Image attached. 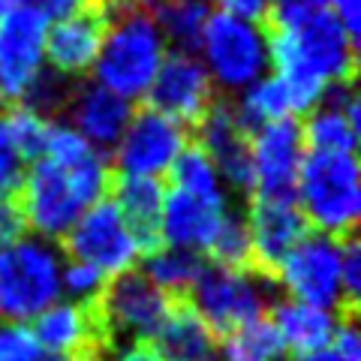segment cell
<instances>
[{"instance_id": "6da1fadb", "label": "cell", "mask_w": 361, "mask_h": 361, "mask_svg": "<svg viewBox=\"0 0 361 361\" xmlns=\"http://www.w3.org/2000/svg\"><path fill=\"white\" fill-rule=\"evenodd\" d=\"M111 190L109 157L78 135L70 123L51 121L49 139L18 184V208L30 235L63 241L82 214Z\"/></svg>"}, {"instance_id": "7a4b0ae2", "label": "cell", "mask_w": 361, "mask_h": 361, "mask_svg": "<svg viewBox=\"0 0 361 361\" xmlns=\"http://www.w3.org/2000/svg\"><path fill=\"white\" fill-rule=\"evenodd\" d=\"M271 75L286 90L292 118L307 115L337 87H346L355 73V42L329 16L295 27H277L268 39Z\"/></svg>"}, {"instance_id": "3957f363", "label": "cell", "mask_w": 361, "mask_h": 361, "mask_svg": "<svg viewBox=\"0 0 361 361\" xmlns=\"http://www.w3.org/2000/svg\"><path fill=\"white\" fill-rule=\"evenodd\" d=\"M103 18V42H99L90 75L97 85H103L127 103L145 99L157 70L169 54L166 37L157 27L145 0H111Z\"/></svg>"}, {"instance_id": "277c9868", "label": "cell", "mask_w": 361, "mask_h": 361, "mask_svg": "<svg viewBox=\"0 0 361 361\" xmlns=\"http://www.w3.org/2000/svg\"><path fill=\"white\" fill-rule=\"evenodd\" d=\"M157 241L190 250L220 265H250V241H247L244 217L232 208L226 196H196L166 187Z\"/></svg>"}, {"instance_id": "5b68a950", "label": "cell", "mask_w": 361, "mask_h": 361, "mask_svg": "<svg viewBox=\"0 0 361 361\" xmlns=\"http://www.w3.org/2000/svg\"><path fill=\"white\" fill-rule=\"evenodd\" d=\"M51 21L30 4L0 13V103L33 106L51 115L66 87L45 66V37Z\"/></svg>"}, {"instance_id": "8992f818", "label": "cell", "mask_w": 361, "mask_h": 361, "mask_svg": "<svg viewBox=\"0 0 361 361\" xmlns=\"http://www.w3.org/2000/svg\"><path fill=\"white\" fill-rule=\"evenodd\" d=\"M304 223L329 238H346L361 217V166L355 154H307L292 190Z\"/></svg>"}, {"instance_id": "52a82bcc", "label": "cell", "mask_w": 361, "mask_h": 361, "mask_svg": "<svg viewBox=\"0 0 361 361\" xmlns=\"http://www.w3.org/2000/svg\"><path fill=\"white\" fill-rule=\"evenodd\" d=\"M63 253L54 241L25 232L0 247V322H33L61 298Z\"/></svg>"}, {"instance_id": "ba28073f", "label": "cell", "mask_w": 361, "mask_h": 361, "mask_svg": "<svg viewBox=\"0 0 361 361\" xmlns=\"http://www.w3.org/2000/svg\"><path fill=\"white\" fill-rule=\"evenodd\" d=\"M268 39L271 33L265 25H253V21H241L211 9L193 51L205 66L214 90L238 97L241 90L271 73Z\"/></svg>"}, {"instance_id": "9c48e42d", "label": "cell", "mask_w": 361, "mask_h": 361, "mask_svg": "<svg viewBox=\"0 0 361 361\" xmlns=\"http://www.w3.org/2000/svg\"><path fill=\"white\" fill-rule=\"evenodd\" d=\"M274 292L262 271L250 265L205 262L199 280L190 289V307L214 334H226L238 325L268 316Z\"/></svg>"}, {"instance_id": "30bf717a", "label": "cell", "mask_w": 361, "mask_h": 361, "mask_svg": "<svg viewBox=\"0 0 361 361\" xmlns=\"http://www.w3.org/2000/svg\"><path fill=\"white\" fill-rule=\"evenodd\" d=\"M63 247L66 259L97 268L109 280L135 271V265L148 253V244L139 238V232L127 223V217L109 196L90 205L73 223V229L63 235Z\"/></svg>"}, {"instance_id": "8fae6325", "label": "cell", "mask_w": 361, "mask_h": 361, "mask_svg": "<svg viewBox=\"0 0 361 361\" xmlns=\"http://www.w3.org/2000/svg\"><path fill=\"white\" fill-rule=\"evenodd\" d=\"M271 274L292 301H304L334 313L349 307L341 280V238L307 232Z\"/></svg>"}, {"instance_id": "7c38bea8", "label": "cell", "mask_w": 361, "mask_h": 361, "mask_svg": "<svg viewBox=\"0 0 361 361\" xmlns=\"http://www.w3.org/2000/svg\"><path fill=\"white\" fill-rule=\"evenodd\" d=\"M169 310H172V298L157 289L142 271H127V274L111 277L103 295L94 304L97 322L106 341L121 337L127 343L151 341Z\"/></svg>"}, {"instance_id": "4fadbf2b", "label": "cell", "mask_w": 361, "mask_h": 361, "mask_svg": "<svg viewBox=\"0 0 361 361\" xmlns=\"http://www.w3.org/2000/svg\"><path fill=\"white\" fill-rule=\"evenodd\" d=\"M190 145L187 127L172 118L160 115L157 109H142L133 111L127 130L121 133L118 145L111 148V169L127 178H166L169 169L175 166Z\"/></svg>"}, {"instance_id": "5bb4252c", "label": "cell", "mask_w": 361, "mask_h": 361, "mask_svg": "<svg viewBox=\"0 0 361 361\" xmlns=\"http://www.w3.org/2000/svg\"><path fill=\"white\" fill-rule=\"evenodd\" d=\"M250 154V193L253 196H292L307 148L301 142L295 118L271 121L247 133Z\"/></svg>"}, {"instance_id": "9a60e30c", "label": "cell", "mask_w": 361, "mask_h": 361, "mask_svg": "<svg viewBox=\"0 0 361 361\" xmlns=\"http://www.w3.org/2000/svg\"><path fill=\"white\" fill-rule=\"evenodd\" d=\"M145 99L160 115L184 123V127H190V123L196 127L205 118V111L217 103V90H214L196 51L169 49Z\"/></svg>"}, {"instance_id": "2e32d148", "label": "cell", "mask_w": 361, "mask_h": 361, "mask_svg": "<svg viewBox=\"0 0 361 361\" xmlns=\"http://www.w3.org/2000/svg\"><path fill=\"white\" fill-rule=\"evenodd\" d=\"M241 217L250 241V265L262 274L274 271L280 259L307 235V223L292 196H253Z\"/></svg>"}, {"instance_id": "e0dca14e", "label": "cell", "mask_w": 361, "mask_h": 361, "mask_svg": "<svg viewBox=\"0 0 361 361\" xmlns=\"http://www.w3.org/2000/svg\"><path fill=\"white\" fill-rule=\"evenodd\" d=\"M63 109H66L63 123H70L99 154H109L115 148L121 133L127 130L133 118V103L121 99L118 94H111V90H106L97 82L78 85L75 90H70L63 99Z\"/></svg>"}, {"instance_id": "ac0fdd59", "label": "cell", "mask_w": 361, "mask_h": 361, "mask_svg": "<svg viewBox=\"0 0 361 361\" xmlns=\"http://www.w3.org/2000/svg\"><path fill=\"white\" fill-rule=\"evenodd\" d=\"M30 331L45 353L70 361H85L90 355H99V343L106 341L94 307L66 298H58L51 307H45L33 319Z\"/></svg>"}, {"instance_id": "d6986e66", "label": "cell", "mask_w": 361, "mask_h": 361, "mask_svg": "<svg viewBox=\"0 0 361 361\" xmlns=\"http://www.w3.org/2000/svg\"><path fill=\"white\" fill-rule=\"evenodd\" d=\"M196 145L205 151L229 193H250V154H247V130L235 118L232 106L214 103L199 123Z\"/></svg>"}, {"instance_id": "ffe728a7", "label": "cell", "mask_w": 361, "mask_h": 361, "mask_svg": "<svg viewBox=\"0 0 361 361\" xmlns=\"http://www.w3.org/2000/svg\"><path fill=\"white\" fill-rule=\"evenodd\" d=\"M301 127L307 154H355L361 133V109L353 85L331 90L319 106H313Z\"/></svg>"}, {"instance_id": "44dd1931", "label": "cell", "mask_w": 361, "mask_h": 361, "mask_svg": "<svg viewBox=\"0 0 361 361\" xmlns=\"http://www.w3.org/2000/svg\"><path fill=\"white\" fill-rule=\"evenodd\" d=\"M103 27L106 18L99 9L51 21L49 37H45V66H49V73L58 75L61 82L87 75L94 70L99 42H103Z\"/></svg>"}, {"instance_id": "7402d4cb", "label": "cell", "mask_w": 361, "mask_h": 361, "mask_svg": "<svg viewBox=\"0 0 361 361\" xmlns=\"http://www.w3.org/2000/svg\"><path fill=\"white\" fill-rule=\"evenodd\" d=\"M271 325L280 337L283 349H292L295 355H307L316 353V349H325L331 343V337L341 325V316L334 310H322V307H313V304H304V301H274L271 304Z\"/></svg>"}, {"instance_id": "603a6c76", "label": "cell", "mask_w": 361, "mask_h": 361, "mask_svg": "<svg viewBox=\"0 0 361 361\" xmlns=\"http://www.w3.org/2000/svg\"><path fill=\"white\" fill-rule=\"evenodd\" d=\"M151 346L163 361H220L217 334L199 319L190 304H172L163 325L154 331Z\"/></svg>"}, {"instance_id": "cb8c5ba5", "label": "cell", "mask_w": 361, "mask_h": 361, "mask_svg": "<svg viewBox=\"0 0 361 361\" xmlns=\"http://www.w3.org/2000/svg\"><path fill=\"white\" fill-rule=\"evenodd\" d=\"M163 196L166 187L157 178H127L118 175L115 187H111V202L118 205V211L127 217V223L139 232V238L151 247H157V223H160L163 211Z\"/></svg>"}, {"instance_id": "d4e9b609", "label": "cell", "mask_w": 361, "mask_h": 361, "mask_svg": "<svg viewBox=\"0 0 361 361\" xmlns=\"http://www.w3.org/2000/svg\"><path fill=\"white\" fill-rule=\"evenodd\" d=\"M169 49L193 51L211 16L208 0H145Z\"/></svg>"}, {"instance_id": "484cf974", "label": "cell", "mask_w": 361, "mask_h": 361, "mask_svg": "<svg viewBox=\"0 0 361 361\" xmlns=\"http://www.w3.org/2000/svg\"><path fill=\"white\" fill-rule=\"evenodd\" d=\"M202 268H205V259L202 256L190 250H178V247H169V244H157L145 253L142 274L160 292H166L169 298H178V295H190Z\"/></svg>"}, {"instance_id": "4316f807", "label": "cell", "mask_w": 361, "mask_h": 361, "mask_svg": "<svg viewBox=\"0 0 361 361\" xmlns=\"http://www.w3.org/2000/svg\"><path fill=\"white\" fill-rule=\"evenodd\" d=\"M220 337H223V341H217L220 361H280V355L286 353L268 316L238 325V329L226 331Z\"/></svg>"}, {"instance_id": "83f0119b", "label": "cell", "mask_w": 361, "mask_h": 361, "mask_svg": "<svg viewBox=\"0 0 361 361\" xmlns=\"http://www.w3.org/2000/svg\"><path fill=\"white\" fill-rule=\"evenodd\" d=\"M232 111H235V118H238V123L247 133L262 127V123H271V121L292 118L286 90L271 73L265 78H259V82H253L247 90H241L232 103Z\"/></svg>"}, {"instance_id": "f1b7e54d", "label": "cell", "mask_w": 361, "mask_h": 361, "mask_svg": "<svg viewBox=\"0 0 361 361\" xmlns=\"http://www.w3.org/2000/svg\"><path fill=\"white\" fill-rule=\"evenodd\" d=\"M166 178H169V187L184 190V193H196V196H226L229 193L214 160L196 142H190L187 148L180 151V157L175 160V166L169 169Z\"/></svg>"}, {"instance_id": "f546056e", "label": "cell", "mask_w": 361, "mask_h": 361, "mask_svg": "<svg viewBox=\"0 0 361 361\" xmlns=\"http://www.w3.org/2000/svg\"><path fill=\"white\" fill-rule=\"evenodd\" d=\"M6 118V127L13 142L18 145V151L25 154V160H37L45 148V139H49V130H51V115L33 109V106H13L9 111H4Z\"/></svg>"}, {"instance_id": "4dcf8cb0", "label": "cell", "mask_w": 361, "mask_h": 361, "mask_svg": "<svg viewBox=\"0 0 361 361\" xmlns=\"http://www.w3.org/2000/svg\"><path fill=\"white\" fill-rule=\"evenodd\" d=\"M109 283V277H103L97 268H90L75 259H63L61 271V298L75 301V304H90L94 307L97 298L103 295V289Z\"/></svg>"}, {"instance_id": "1f68e13d", "label": "cell", "mask_w": 361, "mask_h": 361, "mask_svg": "<svg viewBox=\"0 0 361 361\" xmlns=\"http://www.w3.org/2000/svg\"><path fill=\"white\" fill-rule=\"evenodd\" d=\"M0 361H70L39 346L27 322H0Z\"/></svg>"}, {"instance_id": "d6a6232c", "label": "cell", "mask_w": 361, "mask_h": 361, "mask_svg": "<svg viewBox=\"0 0 361 361\" xmlns=\"http://www.w3.org/2000/svg\"><path fill=\"white\" fill-rule=\"evenodd\" d=\"M25 172H27V160H25V154L18 151V145L13 142L6 118H4V111H0V193L16 196Z\"/></svg>"}, {"instance_id": "836d02e7", "label": "cell", "mask_w": 361, "mask_h": 361, "mask_svg": "<svg viewBox=\"0 0 361 361\" xmlns=\"http://www.w3.org/2000/svg\"><path fill=\"white\" fill-rule=\"evenodd\" d=\"M295 361H361V337L353 319H341L331 343L307 355H295Z\"/></svg>"}, {"instance_id": "e575fe53", "label": "cell", "mask_w": 361, "mask_h": 361, "mask_svg": "<svg viewBox=\"0 0 361 361\" xmlns=\"http://www.w3.org/2000/svg\"><path fill=\"white\" fill-rule=\"evenodd\" d=\"M329 4L331 0H274L271 21L277 27H295L319 16H329Z\"/></svg>"}, {"instance_id": "d590c367", "label": "cell", "mask_w": 361, "mask_h": 361, "mask_svg": "<svg viewBox=\"0 0 361 361\" xmlns=\"http://www.w3.org/2000/svg\"><path fill=\"white\" fill-rule=\"evenodd\" d=\"M341 280H343V295L346 304L353 307L361 289V250L353 235L341 238Z\"/></svg>"}, {"instance_id": "8d00e7d4", "label": "cell", "mask_w": 361, "mask_h": 361, "mask_svg": "<svg viewBox=\"0 0 361 361\" xmlns=\"http://www.w3.org/2000/svg\"><path fill=\"white\" fill-rule=\"evenodd\" d=\"M211 9L235 16L241 21H253V25H265V21H271V13H274V0H214Z\"/></svg>"}, {"instance_id": "74e56055", "label": "cell", "mask_w": 361, "mask_h": 361, "mask_svg": "<svg viewBox=\"0 0 361 361\" xmlns=\"http://www.w3.org/2000/svg\"><path fill=\"white\" fill-rule=\"evenodd\" d=\"M99 4H103V0H30V6L37 9V13H42L49 21L94 13V9H99Z\"/></svg>"}, {"instance_id": "f35d334b", "label": "cell", "mask_w": 361, "mask_h": 361, "mask_svg": "<svg viewBox=\"0 0 361 361\" xmlns=\"http://www.w3.org/2000/svg\"><path fill=\"white\" fill-rule=\"evenodd\" d=\"M25 232H27V226H25V217H21L18 199L0 193V247L13 244Z\"/></svg>"}, {"instance_id": "ab89813d", "label": "cell", "mask_w": 361, "mask_h": 361, "mask_svg": "<svg viewBox=\"0 0 361 361\" xmlns=\"http://www.w3.org/2000/svg\"><path fill=\"white\" fill-rule=\"evenodd\" d=\"M329 18L358 45V37H361V0H331L329 4Z\"/></svg>"}, {"instance_id": "60d3db41", "label": "cell", "mask_w": 361, "mask_h": 361, "mask_svg": "<svg viewBox=\"0 0 361 361\" xmlns=\"http://www.w3.org/2000/svg\"><path fill=\"white\" fill-rule=\"evenodd\" d=\"M115 361H163V358L151 346V341H135V343H123L115 353Z\"/></svg>"}, {"instance_id": "b9f144b4", "label": "cell", "mask_w": 361, "mask_h": 361, "mask_svg": "<svg viewBox=\"0 0 361 361\" xmlns=\"http://www.w3.org/2000/svg\"><path fill=\"white\" fill-rule=\"evenodd\" d=\"M30 0H0V13H6V9H16V6H25Z\"/></svg>"}, {"instance_id": "7bdbcfd3", "label": "cell", "mask_w": 361, "mask_h": 361, "mask_svg": "<svg viewBox=\"0 0 361 361\" xmlns=\"http://www.w3.org/2000/svg\"><path fill=\"white\" fill-rule=\"evenodd\" d=\"M85 361H103V358H99V355H90V358H85Z\"/></svg>"}]
</instances>
